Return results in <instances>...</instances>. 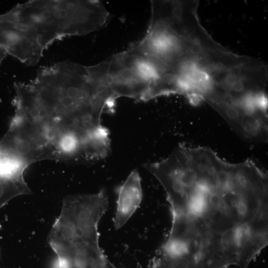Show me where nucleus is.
<instances>
[{"instance_id": "1", "label": "nucleus", "mask_w": 268, "mask_h": 268, "mask_svg": "<svg viewBox=\"0 0 268 268\" xmlns=\"http://www.w3.org/2000/svg\"><path fill=\"white\" fill-rule=\"evenodd\" d=\"M268 179L252 160L231 163L210 148L183 143L172 151L162 172L167 198L180 206L189 230L220 244L265 230Z\"/></svg>"}, {"instance_id": "2", "label": "nucleus", "mask_w": 268, "mask_h": 268, "mask_svg": "<svg viewBox=\"0 0 268 268\" xmlns=\"http://www.w3.org/2000/svg\"><path fill=\"white\" fill-rule=\"evenodd\" d=\"M14 87V115L55 141L70 134L83 139L102 125V113L113 112L116 101L107 81L106 61L92 66L58 62Z\"/></svg>"}, {"instance_id": "3", "label": "nucleus", "mask_w": 268, "mask_h": 268, "mask_svg": "<svg viewBox=\"0 0 268 268\" xmlns=\"http://www.w3.org/2000/svg\"><path fill=\"white\" fill-rule=\"evenodd\" d=\"M109 13L97 0H32L0 14V47L35 66L55 41L83 36L106 23Z\"/></svg>"}, {"instance_id": "4", "label": "nucleus", "mask_w": 268, "mask_h": 268, "mask_svg": "<svg viewBox=\"0 0 268 268\" xmlns=\"http://www.w3.org/2000/svg\"><path fill=\"white\" fill-rule=\"evenodd\" d=\"M108 206L104 189L95 194L73 195L65 199L61 213L48 238L54 252L99 245L98 224Z\"/></svg>"}, {"instance_id": "5", "label": "nucleus", "mask_w": 268, "mask_h": 268, "mask_svg": "<svg viewBox=\"0 0 268 268\" xmlns=\"http://www.w3.org/2000/svg\"><path fill=\"white\" fill-rule=\"evenodd\" d=\"M107 61V80L116 100L122 97L143 101L151 99L160 74L150 59L132 45Z\"/></svg>"}, {"instance_id": "6", "label": "nucleus", "mask_w": 268, "mask_h": 268, "mask_svg": "<svg viewBox=\"0 0 268 268\" xmlns=\"http://www.w3.org/2000/svg\"><path fill=\"white\" fill-rule=\"evenodd\" d=\"M117 207L114 224L115 229L123 227L139 206L142 199L141 179L134 170L117 190Z\"/></svg>"}, {"instance_id": "7", "label": "nucleus", "mask_w": 268, "mask_h": 268, "mask_svg": "<svg viewBox=\"0 0 268 268\" xmlns=\"http://www.w3.org/2000/svg\"><path fill=\"white\" fill-rule=\"evenodd\" d=\"M109 132L103 125L89 134L82 141L81 160L96 161L105 158L110 151Z\"/></svg>"}, {"instance_id": "8", "label": "nucleus", "mask_w": 268, "mask_h": 268, "mask_svg": "<svg viewBox=\"0 0 268 268\" xmlns=\"http://www.w3.org/2000/svg\"><path fill=\"white\" fill-rule=\"evenodd\" d=\"M30 192L24 178L9 179L0 177V209L11 199Z\"/></svg>"}, {"instance_id": "9", "label": "nucleus", "mask_w": 268, "mask_h": 268, "mask_svg": "<svg viewBox=\"0 0 268 268\" xmlns=\"http://www.w3.org/2000/svg\"><path fill=\"white\" fill-rule=\"evenodd\" d=\"M6 55V52L0 47V65Z\"/></svg>"}, {"instance_id": "10", "label": "nucleus", "mask_w": 268, "mask_h": 268, "mask_svg": "<svg viewBox=\"0 0 268 268\" xmlns=\"http://www.w3.org/2000/svg\"><path fill=\"white\" fill-rule=\"evenodd\" d=\"M228 268V267H226V266H225V267H221V268Z\"/></svg>"}]
</instances>
